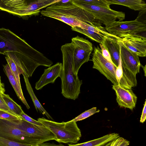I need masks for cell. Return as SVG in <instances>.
Wrapping results in <instances>:
<instances>
[{
    "instance_id": "1",
    "label": "cell",
    "mask_w": 146,
    "mask_h": 146,
    "mask_svg": "<svg viewBox=\"0 0 146 146\" xmlns=\"http://www.w3.org/2000/svg\"><path fill=\"white\" fill-rule=\"evenodd\" d=\"M0 54L11 60L20 75L31 77L39 66L49 67L52 62L8 29L0 28Z\"/></svg>"
},
{
    "instance_id": "2",
    "label": "cell",
    "mask_w": 146,
    "mask_h": 146,
    "mask_svg": "<svg viewBox=\"0 0 146 146\" xmlns=\"http://www.w3.org/2000/svg\"><path fill=\"white\" fill-rule=\"evenodd\" d=\"M60 1L40 11L41 14L61 21L71 27L84 29L88 25L102 26L92 15L72 3L71 0L66 3Z\"/></svg>"
},
{
    "instance_id": "3",
    "label": "cell",
    "mask_w": 146,
    "mask_h": 146,
    "mask_svg": "<svg viewBox=\"0 0 146 146\" xmlns=\"http://www.w3.org/2000/svg\"><path fill=\"white\" fill-rule=\"evenodd\" d=\"M92 46L88 40L77 36L72 38L71 42L61 46L63 59L73 64L76 74L78 75L81 66L89 60L93 50Z\"/></svg>"
},
{
    "instance_id": "4",
    "label": "cell",
    "mask_w": 146,
    "mask_h": 146,
    "mask_svg": "<svg viewBox=\"0 0 146 146\" xmlns=\"http://www.w3.org/2000/svg\"><path fill=\"white\" fill-rule=\"evenodd\" d=\"M38 121L48 128L55 136L59 143H76L81 137L80 129L76 122H57L42 117Z\"/></svg>"
},
{
    "instance_id": "5",
    "label": "cell",
    "mask_w": 146,
    "mask_h": 146,
    "mask_svg": "<svg viewBox=\"0 0 146 146\" xmlns=\"http://www.w3.org/2000/svg\"><path fill=\"white\" fill-rule=\"evenodd\" d=\"M61 80V93L65 98L75 100L80 93L82 84L75 73L73 64L63 59L61 73L60 77Z\"/></svg>"
},
{
    "instance_id": "6",
    "label": "cell",
    "mask_w": 146,
    "mask_h": 146,
    "mask_svg": "<svg viewBox=\"0 0 146 146\" xmlns=\"http://www.w3.org/2000/svg\"><path fill=\"white\" fill-rule=\"evenodd\" d=\"M72 3L92 15L101 24L107 26L116 20L122 21L125 19V13L110 8L97 6L83 2L79 0H71Z\"/></svg>"
},
{
    "instance_id": "7",
    "label": "cell",
    "mask_w": 146,
    "mask_h": 146,
    "mask_svg": "<svg viewBox=\"0 0 146 146\" xmlns=\"http://www.w3.org/2000/svg\"><path fill=\"white\" fill-rule=\"evenodd\" d=\"M0 137L36 146L44 143L17 128L11 120L0 118Z\"/></svg>"
},
{
    "instance_id": "8",
    "label": "cell",
    "mask_w": 146,
    "mask_h": 146,
    "mask_svg": "<svg viewBox=\"0 0 146 146\" xmlns=\"http://www.w3.org/2000/svg\"><path fill=\"white\" fill-rule=\"evenodd\" d=\"M120 38L118 42L123 74L129 80L134 87L137 84L136 75L139 72L140 67L139 56L124 46L120 41Z\"/></svg>"
},
{
    "instance_id": "9",
    "label": "cell",
    "mask_w": 146,
    "mask_h": 146,
    "mask_svg": "<svg viewBox=\"0 0 146 146\" xmlns=\"http://www.w3.org/2000/svg\"><path fill=\"white\" fill-rule=\"evenodd\" d=\"M105 28L110 34L121 38L127 35L145 33L146 25L136 19L131 21H115L105 26Z\"/></svg>"
},
{
    "instance_id": "10",
    "label": "cell",
    "mask_w": 146,
    "mask_h": 146,
    "mask_svg": "<svg viewBox=\"0 0 146 146\" xmlns=\"http://www.w3.org/2000/svg\"><path fill=\"white\" fill-rule=\"evenodd\" d=\"M19 129L44 142L55 140L56 138L54 134L44 125L39 126L31 123L20 118L11 120Z\"/></svg>"
},
{
    "instance_id": "11",
    "label": "cell",
    "mask_w": 146,
    "mask_h": 146,
    "mask_svg": "<svg viewBox=\"0 0 146 146\" xmlns=\"http://www.w3.org/2000/svg\"><path fill=\"white\" fill-rule=\"evenodd\" d=\"M93 68L98 70L113 84L119 85L116 76L117 67L103 56L101 50L94 46L92 58Z\"/></svg>"
},
{
    "instance_id": "12",
    "label": "cell",
    "mask_w": 146,
    "mask_h": 146,
    "mask_svg": "<svg viewBox=\"0 0 146 146\" xmlns=\"http://www.w3.org/2000/svg\"><path fill=\"white\" fill-rule=\"evenodd\" d=\"M120 40L124 46L139 56H146V37L138 34L128 35L120 38Z\"/></svg>"
},
{
    "instance_id": "13",
    "label": "cell",
    "mask_w": 146,
    "mask_h": 146,
    "mask_svg": "<svg viewBox=\"0 0 146 146\" xmlns=\"http://www.w3.org/2000/svg\"><path fill=\"white\" fill-rule=\"evenodd\" d=\"M112 88L115 92L116 100L119 105L121 107L127 108L132 110L135 107L137 97L131 89L115 84L112 85Z\"/></svg>"
},
{
    "instance_id": "14",
    "label": "cell",
    "mask_w": 146,
    "mask_h": 146,
    "mask_svg": "<svg viewBox=\"0 0 146 146\" xmlns=\"http://www.w3.org/2000/svg\"><path fill=\"white\" fill-rule=\"evenodd\" d=\"M62 68V64L58 62L45 69L43 73L35 84V89L37 90H41L48 84L54 83L56 79L60 77Z\"/></svg>"
},
{
    "instance_id": "15",
    "label": "cell",
    "mask_w": 146,
    "mask_h": 146,
    "mask_svg": "<svg viewBox=\"0 0 146 146\" xmlns=\"http://www.w3.org/2000/svg\"><path fill=\"white\" fill-rule=\"evenodd\" d=\"M120 38L117 39L109 36L105 35L101 43L108 51L113 64L117 67L119 65L120 60V48L118 42Z\"/></svg>"
},
{
    "instance_id": "16",
    "label": "cell",
    "mask_w": 146,
    "mask_h": 146,
    "mask_svg": "<svg viewBox=\"0 0 146 146\" xmlns=\"http://www.w3.org/2000/svg\"><path fill=\"white\" fill-rule=\"evenodd\" d=\"M119 137L118 133H112L84 143L74 144H69L68 146H104L107 143Z\"/></svg>"
},
{
    "instance_id": "17",
    "label": "cell",
    "mask_w": 146,
    "mask_h": 146,
    "mask_svg": "<svg viewBox=\"0 0 146 146\" xmlns=\"http://www.w3.org/2000/svg\"><path fill=\"white\" fill-rule=\"evenodd\" d=\"M4 70L8 77L10 82L13 87L17 96L28 109L30 108L23 95L21 88L18 84L15 77L7 63L3 66Z\"/></svg>"
},
{
    "instance_id": "18",
    "label": "cell",
    "mask_w": 146,
    "mask_h": 146,
    "mask_svg": "<svg viewBox=\"0 0 146 146\" xmlns=\"http://www.w3.org/2000/svg\"><path fill=\"white\" fill-rule=\"evenodd\" d=\"M110 5L117 4L122 5L135 11L146 10V4L141 0H106Z\"/></svg>"
},
{
    "instance_id": "19",
    "label": "cell",
    "mask_w": 146,
    "mask_h": 146,
    "mask_svg": "<svg viewBox=\"0 0 146 146\" xmlns=\"http://www.w3.org/2000/svg\"><path fill=\"white\" fill-rule=\"evenodd\" d=\"M22 74L23 76L27 89L32 98L37 111L38 112V111H39L40 113L45 115L49 119L53 120L52 117L45 110L37 98L29 82L28 78L25 74L23 73Z\"/></svg>"
},
{
    "instance_id": "20",
    "label": "cell",
    "mask_w": 146,
    "mask_h": 146,
    "mask_svg": "<svg viewBox=\"0 0 146 146\" xmlns=\"http://www.w3.org/2000/svg\"><path fill=\"white\" fill-rule=\"evenodd\" d=\"M2 96L4 101L11 113L20 117V115L23 111L21 106L15 102L9 95L3 93L2 94Z\"/></svg>"
},
{
    "instance_id": "21",
    "label": "cell",
    "mask_w": 146,
    "mask_h": 146,
    "mask_svg": "<svg viewBox=\"0 0 146 146\" xmlns=\"http://www.w3.org/2000/svg\"><path fill=\"white\" fill-rule=\"evenodd\" d=\"M72 30L83 34L90 39L101 44L104 35L96 32L78 27H71Z\"/></svg>"
},
{
    "instance_id": "22",
    "label": "cell",
    "mask_w": 146,
    "mask_h": 146,
    "mask_svg": "<svg viewBox=\"0 0 146 146\" xmlns=\"http://www.w3.org/2000/svg\"><path fill=\"white\" fill-rule=\"evenodd\" d=\"M100 111L99 110H97L96 107H93L86 111L74 119L69 121L76 122L78 121L82 120L90 117L96 113L99 112Z\"/></svg>"
},
{
    "instance_id": "23",
    "label": "cell",
    "mask_w": 146,
    "mask_h": 146,
    "mask_svg": "<svg viewBox=\"0 0 146 146\" xmlns=\"http://www.w3.org/2000/svg\"><path fill=\"white\" fill-rule=\"evenodd\" d=\"M5 59L16 80L19 86L21 88L20 81V74L18 69L15 63L7 56Z\"/></svg>"
},
{
    "instance_id": "24",
    "label": "cell",
    "mask_w": 146,
    "mask_h": 146,
    "mask_svg": "<svg viewBox=\"0 0 146 146\" xmlns=\"http://www.w3.org/2000/svg\"><path fill=\"white\" fill-rule=\"evenodd\" d=\"M0 146H36L22 143L0 137Z\"/></svg>"
},
{
    "instance_id": "25",
    "label": "cell",
    "mask_w": 146,
    "mask_h": 146,
    "mask_svg": "<svg viewBox=\"0 0 146 146\" xmlns=\"http://www.w3.org/2000/svg\"><path fill=\"white\" fill-rule=\"evenodd\" d=\"M81 1L83 2L90 5L100 6L109 9L110 8V5L108 3L106 0H81Z\"/></svg>"
},
{
    "instance_id": "26",
    "label": "cell",
    "mask_w": 146,
    "mask_h": 146,
    "mask_svg": "<svg viewBox=\"0 0 146 146\" xmlns=\"http://www.w3.org/2000/svg\"><path fill=\"white\" fill-rule=\"evenodd\" d=\"M130 142L121 137H119L111 141L110 146H129Z\"/></svg>"
},
{
    "instance_id": "27",
    "label": "cell",
    "mask_w": 146,
    "mask_h": 146,
    "mask_svg": "<svg viewBox=\"0 0 146 146\" xmlns=\"http://www.w3.org/2000/svg\"><path fill=\"white\" fill-rule=\"evenodd\" d=\"M21 118L18 116L4 110H0V118L7 120H12Z\"/></svg>"
},
{
    "instance_id": "28",
    "label": "cell",
    "mask_w": 146,
    "mask_h": 146,
    "mask_svg": "<svg viewBox=\"0 0 146 146\" xmlns=\"http://www.w3.org/2000/svg\"><path fill=\"white\" fill-rule=\"evenodd\" d=\"M20 117L25 120L33 124L39 126L43 125L40 122L32 119L25 113L23 111L20 115Z\"/></svg>"
},
{
    "instance_id": "29",
    "label": "cell",
    "mask_w": 146,
    "mask_h": 146,
    "mask_svg": "<svg viewBox=\"0 0 146 146\" xmlns=\"http://www.w3.org/2000/svg\"><path fill=\"white\" fill-rule=\"evenodd\" d=\"M99 45L101 48L102 54L103 56L105 59L113 64L112 61L110 54L108 51L101 44H100Z\"/></svg>"
},
{
    "instance_id": "30",
    "label": "cell",
    "mask_w": 146,
    "mask_h": 146,
    "mask_svg": "<svg viewBox=\"0 0 146 146\" xmlns=\"http://www.w3.org/2000/svg\"><path fill=\"white\" fill-rule=\"evenodd\" d=\"M0 109L13 114L10 111L7 105L4 101L2 97V95L0 96Z\"/></svg>"
},
{
    "instance_id": "31",
    "label": "cell",
    "mask_w": 146,
    "mask_h": 146,
    "mask_svg": "<svg viewBox=\"0 0 146 146\" xmlns=\"http://www.w3.org/2000/svg\"><path fill=\"white\" fill-rule=\"evenodd\" d=\"M146 119V101H145L143 108L142 114L140 119V122L143 123L145 121Z\"/></svg>"
},
{
    "instance_id": "32",
    "label": "cell",
    "mask_w": 146,
    "mask_h": 146,
    "mask_svg": "<svg viewBox=\"0 0 146 146\" xmlns=\"http://www.w3.org/2000/svg\"><path fill=\"white\" fill-rule=\"evenodd\" d=\"M38 146H64L61 144H56L54 143H43Z\"/></svg>"
},
{
    "instance_id": "33",
    "label": "cell",
    "mask_w": 146,
    "mask_h": 146,
    "mask_svg": "<svg viewBox=\"0 0 146 146\" xmlns=\"http://www.w3.org/2000/svg\"><path fill=\"white\" fill-rule=\"evenodd\" d=\"M5 91L4 85V84L1 82V77L0 76V96L2 95V94L4 93Z\"/></svg>"
},
{
    "instance_id": "34",
    "label": "cell",
    "mask_w": 146,
    "mask_h": 146,
    "mask_svg": "<svg viewBox=\"0 0 146 146\" xmlns=\"http://www.w3.org/2000/svg\"><path fill=\"white\" fill-rule=\"evenodd\" d=\"M141 66V67L143 69L144 72V76H146V65H145V66H143L142 65H141V64H140V67Z\"/></svg>"
},
{
    "instance_id": "35",
    "label": "cell",
    "mask_w": 146,
    "mask_h": 146,
    "mask_svg": "<svg viewBox=\"0 0 146 146\" xmlns=\"http://www.w3.org/2000/svg\"><path fill=\"white\" fill-rule=\"evenodd\" d=\"M111 143V141L110 142L107 143H106L104 146H110Z\"/></svg>"
},
{
    "instance_id": "36",
    "label": "cell",
    "mask_w": 146,
    "mask_h": 146,
    "mask_svg": "<svg viewBox=\"0 0 146 146\" xmlns=\"http://www.w3.org/2000/svg\"><path fill=\"white\" fill-rule=\"evenodd\" d=\"M0 110H1V109H0Z\"/></svg>"
}]
</instances>
